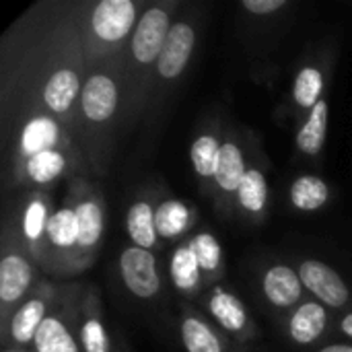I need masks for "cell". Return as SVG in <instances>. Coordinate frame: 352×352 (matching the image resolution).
<instances>
[{
  "instance_id": "obj_1",
  "label": "cell",
  "mask_w": 352,
  "mask_h": 352,
  "mask_svg": "<svg viewBox=\"0 0 352 352\" xmlns=\"http://www.w3.org/2000/svg\"><path fill=\"white\" fill-rule=\"evenodd\" d=\"M120 274L126 289L138 299H153L161 291L157 260L151 250L128 248L120 256Z\"/></svg>"
},
{
  "instance_id": "obj_2",
  "label": "cell",
  "mask_w": 352,
  "mask_h": 352,
  "mask_svg": "<svg viewBox=\"0 0 352 352\" xmlns=\"http://www.w3.org/2000/svg\"><path fill=\"white\" fill-rule=\"evenodd\" d=\"M171 31L169 14L161 6L148 8L140 21L136 23L132 35V56L138 64H153L159 62V56L165 47L167 35Z\"/></svg>"
},
{
  "instance_id": "obj_3",
  "label": "cell",
  "mask_w": 352,
  "mask_h": 352,
  "mask_svg": "<svg viewBox=\"0 0 352 352\" xmlns=\"http://www.w3.org/2000/svg\"><path fill=\"white\" fill-rule=\"evenodd\" d=\"M299 276H301L303 287L328 307H334V309L344 307L351 299V291L346 283L326 262L305 260L299 268Z\"/></svg>"
},
{
  "instance_id": "obj_4",
  "label": "cell",
  "mask_w": 352,
  "mask_h": 352,
  "mask_svg": "<svg viewBox=\"0 0 352 352\" xmlns=\"http://www.w3.org/2000/svg\"><path fill=\"white\" fill-rule=\"evenodd\" d=\"M136 21V4L132 0H103L91 16L93 33L107 43L124 39Z\"/></svg>"
},
{
  "instance_id": "obj_5",
  "label": "cell",
  "mask_w": 352,
  "mask_h": 352,
  "mask_svg": "<svg viewBox=\"0 0 352 352\" xmlns=\"http://www.w3.org/2000/svg\"><path fill=\"white\" fill-rule=\"evenodd\" d=\"M194 45H196V31H194L192 25H188V23L171 25L165 47H163V52L159 56V62H157L159 74L165 80L177 78L186 70V66H188V62L192 58Z\"/></svg>"
},
{
  "instance_id": "obj_6",
  "label": "cell",
  "mask_w": 352,
  "mask_h": 352,
  "mask_svg": "<svg viewBox=\"0 0 352 352\" xmlns=\"http://www.w3.org/2000/svg\"><path fill=\"white\" fill-rule=\"evenodd\" d=\"M120 93L118 85L109 74H93L87 78L80 95V109L87 116V120L101 124L107 122L116 109H118Z\"/></svg>"
},
{
  "instance_id": "obj_7",
  "label": "cell",
  "mask_w": 352,
  "mask_h": 352,
  "mask_svg": "<svg viewBox=\"0 0 352 352\" xmlns=\"http://www.w3.org/2000/svg\"><path fill=\"white\" fill-rule=\"evenodd\" d=\"M262 291H264V297L274 307L285 309V307H293L301 299L303 283H301V276L293 268L285 264H276L266 270L264 280H262Z\"/></svg>"
},
{
  "instance_id": "obj_8",
  "label": "cell",
  "mask_w": 352,
  "mask_h": 352,
  "mask_svg": "<svg viewBox=\"0 0 352 352\" xmlns=\"http://www.w3.org/2000/svg\"><path fill=\"white\" fill-rule=\"evenodd\" d=\"M33 280L31 264L19 254H6L0 262V301L4 305L16 303Z\"/></svg>"
},
{
  "instance_id": "obj_9",
  "label": "cell",
  "mask_w": 352,
  "mask_h": 352,
  "mask_svg": "<svg viewBox=\"0 0 352 352\" xmlns=\"http://www.w3.org/2000/svg\"><path fill=\"white\" fill-rule=\"evenodd\" d=\"M328 324V314L326 307L318 301H309L303 303L301 307H297V311L291 316L289 322V334L293 338V342L297 344H314L326 330Z\"/></svg>"
},
{
  "instance_id": "obj_10",
  "label": "cell",
  "mask_w": 352,
  "mask_h": 352,
  "mask_svg": "<svg viewBox=\"0 0 352 352\" xmlns=\"http://www.w3.org/2000/svg\"><path fill=\"white\" fill-rule=\"evenodd\" d=\"M80 93V78L74 70L70 68H60L56 70L45 87H43V101L54 113H66L74 99Z\"/></svg>"
},
{
  "instance_id": "obj_11",
  "label": "cell",
  "mask_w": 352,
  "mask_h": 352,
  "mask_svg": "<svg viewBox=\"0 0 352 352\" xmlns=\"http://www.w3.org/2000/svg\"><path fill=\"white\" fill-rule=\"evenodd\" d=\"M126 231L136 248L151 250L157 245V225H155V208L146 200H138L128 208L126 214Z\"/></svg>"
},
{
  "instance_id": "obj_12",
  "label": "cell",
  "mask_w": 352,
  "mask_h": 352,
  "mask_svg": "<svg viewBox=\"0 0 352 352\" xmlns=\"http://www.w3.org/2000/svg\"><path fill=\"white\" fill-rule=\"evenodd\" d=\"M45 309L47 305L43 299H31L23 303L10 318V338L16 344L33 342L41 324L45 322Z\"/></svg>"
},
{
  "instance_id": "obj_13",
  "label": "cell",
  "mask_w": 352,
  "mask_h": 352,
  "mask_svg": "<svg viewBox=\"0 0 352 352\" xmlns=\"http://www.w3.org/2000/svg\"><path fill=\"white\" fill-rule=\"evenodd\" d=\"M328 116H330L328 101L322 99L309 111V118L305 120V124L301 126V130L297 134V146H299L301 153L314 157L324 148L326 134H328Z\"/></svg>"
},
{
  "instance_id": "obj_14",
  "label": "cell",
  "mask_w": 352,
  "mask_h": 352,
  "mask_svg": "<svg viewBox=\"0 0 352 352\" xmlns=\"http://www.w3.org/2000/svg\"><path fill=\"white\" fill-rule=\"evenodd\" d=\"M245 173H248V169H245V159H243L241 148L235 142H231V140L223 142L221 159H219V169H217V175H214L217 186L225 194H233V192L237 194Z\"/></svg>"
},
{
  "instance_id": "obj_15",
  "label": "cell",
  "mask_w": 352,
  "mask_h": 352,
  "mask_svg": "<svg viewBox=\"0 0 352 352\" xmlns=\"http://www.w3.org/2000/svg\"><path fill=\"white\" fill-rule=\"evenodd\" d=\"M208 307H210L212 318L229 332H235V334L243 332L245 326L250 324L248 309L243 307V303L235 295H231V293H227L223 289H217L212 293V297L208 301Z\"/></svg>"
},
{
  "instance_id": "obj_16",
  "label": "cell",
  "mask_w": 352,
  "mask_h": 352,
  "mask_svg": "<svg viewBox=\"0 0 352 352\" xmlns=\"http://www.w3.org/2000/svg\"><path fill=\"white\" fill-rule=\"evenodd\" d=\"M330 200L328 184L318 175H301L291 186V202L297 210L314 212Z\"/></svg>"
},
{
  "instance_id": "obj_17",
  "label": "cell",
  "mask_w": 352,
  "mask_h": 352,
  "mask_svg": "<svg viewBox=\"0 0 352 352\" xmlns=\"http://www.w3.org/2000/svg\"><path fill=\"white\" fill-rule=\"evenodd\" d=\"M74 210L78 219V248L93 250L103 235V210L97 200H82Z\"/></svg>"
},
{
  "instance_id": "obj_18",
  "label": "cell",
  "mask_w": 352,
  "mask_h": 352,
  "mask_svg": "<svg viewBox=\"0 0 352 352\" xmlns=\"http://www.w3.org/2000/svg\"><path fill=\"white\" fill-rule=\"evenodd\" d=\"M47 241L56 250H70L78 248V219L74 208H60L50 217L47 231H45Z\"/></svg>"
},
{
  "instance_id": "obj_19",
  "label": "cell",
  "mask_w": 352,
  "mask_h": 352,
  "mask_svg": "<svg viewBox=\"0 0 352 352\" xmlns=\"http://www.w3.org/2000/svg\"><path fill=\"white\" fill-rule=\"evenodd\" d=\"M33 344L37 352H78L74 336L58 318H45Z\"/></svg>"
},
{
  "instance_id": "obj_20",
  "label": "cell",
  "mask_w": 352,
  "mask_h": 352,
  "mask_svg": "<svg viewBox=\"0 0 352 352\" xmlns=\"http://www.w3.org/2000/svg\"><path fill=\"white\" fill-rule=\"evenodd\" d=\"M58 140V126L50 118H33L21 136V148L27 157H33L41 151H52Z\"/></svg>"
},
{
  "instance_id": "obj_21",
  "label": "cell",
  "mask_w": 352,
  "mask_h": 352,
  "mask_svg": "<svg viewBox=\"0 0 352 352\" xmlns=\"http://www.w3.org/2000/svg\"><path fill=\"white\" fill-rule=\"evenodd\" d=\"M182 340L188 352H223L214 330L200 318L188 316L182 322Z\"/></svg>"
},
{
  "instance_id": "obj_22",
  "label": "cell",
  "mask_w": 352,
  "mask_h": 352,
  "mask_svg": "<svg viewBox=\"0 0 352 352\" xmlns=\"http://www.w3.org/2000/svg\"><path fill=\"white\" fill-rule=\"evenodd\" d=\"M221 148H223V142L212 134H202L192 142L190 159H192L194 171L200 177H214L217 175Z\"/></svg>"
},
{
  "instance_id": "obj_23",
  "label": "cell",
  "mask_w": 352,
  "mask_h": 352,
  "mask_svg": "<svg viewBox=\"0 0 352 352\" xmlns=\"http://www.w3.org/2000/svg\"><path fill=\"white\" fill-rule=\"evenodd\" d=\"M155 225H157L159 237L173 239V237L182 235L188 229V225H190V210L179 200H165L155 210Z\"/></svg>"
},
{
  "instance_id": "obj_24",
  "label": "cell",
  "mask_w": 352,
  "mask_h": 352,
  "mask_svg": "<svg viewBox=\"0 0 352 352\" xmlns=\"http://www.w3.org/2000/svg\"><path fill=\"white\" fill-rule=\"evenodd\" d=\"M237 200L243 210L248 212H262L268 202V182L260 169H248L239 190H237Z\"/></svg>"
},
{
  "instance_id": "obj_25",
  "label": "cell",
  "mask_w": 352,
  "mask_h": 352,
  "mask_svg": "<svg viewBox=\"0 0 352 352\" xmlns=\"http://www.w3.org/2000/svg\"><path fill=\"white\" fill-rule=\"evenodd\" d=\"M322 89H324V74L316 66H305L295 78L293 97L299 107L314 109L322 101Z\"/></svg>"
},
{
  "instance_id": "obj_26",
  "label": "cell",
  "mask_w": 352,
  "mask_h": 352,
  "mask_svg": "<svg viewBox=\"0 0 352 352\" xmlns=\"http://www.w3.org/2000/svg\"><path fill=\"white\" fill-rule=\"evenodd\" d=\"M66 167V159L60 151H41L27 161V175L35 184H50L58 175H62Z\"/></svg>"
},
{
  "instance_id": "obj_27",
  "label": "cell",
  "mask_w": 352,
  "mask_h": 352,
  "mask_svg": "<svg viewBox=\"0 0 352 352\" xmlns=\"http://www.w3.org/2000/svg\"><path fill=\"white\" fill-rule=\"evenodd\" d=\"M171 278L177 289L194 291L200 283V266L194 252L188 248H179L171 258Z\"/></svg>"
},
{
  "instance_id": "obj_28",
  "label": "cell",
  "mask_w": 352,
  "mask_h": 352,
  "mask_svg": "<svg viewBox=\"0 0 352 352\" xmlns=\"http://www.w3.org/2000/svg\"><path fill=\"white\" fill-rule=\"evenodd\" d=\"M190 250L194 252L200 270L204 272H214L221 264V243L217 241L214 235L210 233H198L192 243Z\"/></svg>"
},
{
  "instance_id": "obj_29",
  "label": "cell",
  "mask_w": 352,
  "mask_h": 352,
  "mask_svg": "<svg viewBox=\"0 0 352 352\" xmlns=\"http://www.w3.org/2000/svg\"><path fill=\"white\" fill-rule=\"evenodd\" d=\"M47 208L41 200H33L29 202L27 210H25V219H23V231H25V237L35 243L41 239V235H45L47 231Z\"/></svg>"
},
{
  "instance_id": "obj_30",
  "label": "cell",
  "mask_w": 352,
  "mask_h": 352,
  "mask_svg": "<svg viewBox=\"0 0 352 352\" xmlns=\"http://www.w3.org/2000/svg\"><path fill=\"white\" fill-rule=\"evenodd\" d=\"M80 342H82L85 352H111L109 336L99 318L85 320V324L80 328Z\"/></svg>"
},
{
  "instance_id": "obj_31",
  "label": "cell",
  "mask_w": 352,
  "mask_h": 352,
  "mask_svg": "<svg viewBox=\"0 0 352 352\" xmlns=\"http://www.w3.org/2000/svg\"><path fill=\"white\" fill-rule=\"evenodd\" d=\"M241 6L254 14H270L287 6V0H243Z\"/></svg>"
},
{
  "instance_id": "obj_32",
  "label": "cell",
  "mask_w": 352,
  "mask_h": 352,
  "mask_svg": "<svg viewBox=\"0 0 352 352\" xmlns=\"http://www.w3.org/2000/svg\"><path fill=\"white\" fill-rule=\"evenodd\" d=\"M340 330H342V334H346V336H351L352 338V314H349V316H344V318H342V322H340Z\"/></svg>"
},
{
  "instance_id": "obj_33",
  "label": "cell",
  "mask_w": 352,
  "mask_h": 352,
  "mask_svg": "<svg viewBox=\"0 0 352 352\" xmlns=\"http://www.w3.org/2000/svg\"><path fill=\"white\" fill-rule=\"evenodd\" d=\"M320 352H352V346H349V344H330V346H324Z\"/></svg>"
},
{
  "instance_id": "obj_34",
  "label": "cell",
  "mask_w": 352,
  "mask_h": 352,
  "mask_svg": "<svg viewBox=\"0 0 352 352\" xmlns=\"http://www.w3.org/2000/svg\"><path fill=\"white\" fill-rule=\"evenodd\" d=\"M8 352H12V351H8Z\"/></svg>"
}]
</instances>
